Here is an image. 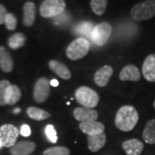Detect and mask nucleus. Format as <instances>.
Returning a JSON list of instances; mask_svg holds the SVG:
<instances>
[{"label": "nucleus", "mask_w": 155, "mask_h": 155, "mask_svg": "<svg viewBox=\"0 0 155 155\" xmlns=\"http://www.w3.org/2000/svg\"><path fill=\"white\" fill-rule=\"evenodd\" d=\"M138 121L139 114L136 109L131 105H125L116 112L115 125L122 131L129 132L135 127Z\"/></svg>", "instance_id": "f257e3e1"}, {"label": "nucleus", "mask_w": 155, "mask_h": 155, "mask_svg": "<svg viewBox=\"0 0 155 155\" xmlns=\"http://www.w3.org/2000/svg\"><path fill=\"white\" fill-rule=\"evenodd\" d=\"M130 16L134 21H147L155 16V0H147L134 5Z\"/></svg>", "instance_id": "f03ea898"}, {"label": "nucleus", "mask_w": 155, "mask_h": 155, "mask_svg": "<svg viewBox=\"0 0 155 155\" xmlns=\"http://www.w3.org/2000/svg\"><path fill=\"white\" fill-rule=\"evenodd\" d=\"M91 48V44L87 39L78 37L68 45L66 55L72 61H78L87 55Z\"/></svg>", "instance_id": "7ed1b4c3"}, {"label": "nucleus", "mask_w": 155, "mask_h": 155, "mask_svg": "<svg viewBox=\"0 0 155 155\" xmlns=\"http://www.w3.org/2000/svg\"><path fill=\"white\" fill-rule=\"evenodd\" d=\"M75 98L79 104L88 109L97 107L100 100L97 92L87 86H81L78 88L75 91Z\"/></svg>", "instance_id": "20e7f679"}, {"label": "nucleus", "mask_w": 155, "mask_h": 155, "mask_svg": "<svg viewBox=\"0 0 155 155\" xmlns=\"http://www.w3.org/2000/svg\"><path fill=\"white\" fill-rule=\"evenodd\" d=\"M66 9L64 0H45L40 6V15L44 18H52L61 15Z\"/></svg>", "instance_id": "39448f33"}, {"label": "nucleus", "mask_w": 155, "mask_h": 155, "mask_svg": "<svg viewBox=\"0 0 155 155\" xmlns=\"http://www.w3.org/2000/svg\"><path fill=\"white\" fill-rule=\"evenodd\" d=\"M112 33V27L108 22H100L93 28L91 39L93 43L98 47H102L107 43Z\"/></svg>", "instance_id": "423d86ee"}, {"label": "nucleus", "mask_w": 155, "mask_h": 155, "mask_svg": "<svg viewBox=\"0 0 155 155\" xmlns=\"http://www.w3.org/2000/svg\"><path fill=\"white\" fill-rule=\"evenodd\" d=\"M20 131L12 124H5L0 127V141L5 147H12L16 144Z\"/></svg>", "instance_id": "0eeeda50"}, {"label": "nucleus", "mask_w": 155, "mask_h": 155, "mask_svg": "<svg viewBox=\"0 0 155 155\" xmlns=\"http://www.w3.org/2000/svg\"><path fill=\"white\" fill-rule=\"evenodd\" d=\"M50 94V81L47 78H40L35 84L33 90L34 100L36 103H43Z\"/></svg>", "instance_id": "6e6552de"}, {"label": "nucleus", "mask_w": 155, "mask_h": 155, "mask_svg": "<svg viewBox=\"0 0 155 155\" xmlns=\"http://www.w3.org/2000/svg\"><path fill=\"white\" fill-rule=\"evenodd\" d=\"M73 116L77 121H79L80 122H91V121H96L97 119L98 113L97 111L92 109L79 107V108H76L73 110Z\"/></svg>", "instance_id": "1a4fd4ad"}, {"label": "nucleus", "mask_w": 155, "mask_h": 155, "mask_svg": "<svg viewBox=\"0 0 155 155\" xmlns=\"http://www.w3.org/2000/svg\"><path fill=\"white\" fill-rule=\"evenodd\" d=\"M36 148V145L33 141L22 140L17 142L10 149L11 155H29Z\"/></svg>", "instance_id": "9d476101"}, {"label": "nucleus", "mask_w": 155, "mask_h": 155, "mask_svg": "<svg viewBox=\"0 0 155 155\" xmlns=\"http://www.w3.org/2000/svg\"><path fill=\"white\" fill-rule=\"evenodd\" d=\"M113 68L110 66H104L103 67L99 68L97 72H95L94 81L97 85L99 87H104L109 83L110 78L113 74Z\"/></svg>", "instance_id": "9b49d317"}, {"label": "nucleus", "mask_w": 155, "mask_h": 155, "mask_svg": "<svg viewBox=\"0 0 155 155\" xmlns=\"http://www.w3.org/2000/svg\"><path fill=\"white\" fill-rule=\"evenodd\" d=\"M142 74L148 82H155V54H149L142 65Z\"/></svg>", "instance_id": "f8f14e48"}, {"label": "nucleus", "mask_w": 155, "mask_h": 155, "mask_svg": "<svg viewBox=\"0 0 155 155\" xmlns=\"http://www.w3.org/2000/svg\"><path fill=\"white\" fill-rule=\"evenodd\" d=\"M79 128L83 133L87 134L88 136H92V135L104 133L105 127L101 122H97V121H91V122H80Z\"/></svg>", "instance_id": "ddd939ff"}, {"label": "nucleus", "mask_w": 155, "mask_h": 155, "mask_svg": "<svg viewBox=\"0 0 155 155\" xmlns=\"http://www.w3.org/2000/svg\"><path fill=\"white\" fill-rule=\"evenodd\" d=\"M141 78L139 69L134 65H127L121 70L119 78L122 81H139Z\"/></svg>", "instance_id": "4468645a"}, {"label": "nucleus", "mask_w": 155, "mask_h": 155, "mask_svg": "<svg viewBox=\"0 0 155 155\" xmlns=\"http://www.w3.org/2000/svg\"><path fill=\"white\" fill-rule=\"evenodd\" d=\"M36 9L33 2L28 1L23 5V17L22 23L25 27H31L35 21Z\"/></svg>", "instance_id": "2eb2a0df"}, {"label": "nucleus", "mask_w": 155, "mask_h": 155, "mask_svg": "<svg viewBox=\"0 0 155 155\" xmlns=\"http://www.w3.org/2000/svg\"><path fill=\"white\" fill-rule=\"evenodd\" d=\"M122 148L127 155H140L144 148V144L138 139H130L123 141Z\"/></svg>", "instance_id": "dca6fc26"}, {"label": "nucleus", "mask_w": 155, "mask_h": 155, "mask_svg": "<svg viewBox=\"0 0 155 155\" xmlns=\"http://www.w3.org/2000/svg\"><path fill=\"white\" fill-rule=\"evenodd\" d=\"M48 67L51 69V71L56 73L60 78L65 80H68L72 78V73L70 72V70L68 69V67L61 63V61H56V60H52L48 63Z\"/></svg>", "instance_id": "f3484780"}, {"label": "nucleus", "mask_w": 155, "mask_h": 155, "mask_svg": "<svg viewBox=\"0 0 155 155\" xmlns=\"http://www.w3.org/2000/svg\"><path fill=\"white\" fill-rule=\"evenodd\" d=\"M14 67L11 54L4 46H0V67L5 72H11Z\"/></svg>", "instance_id": "a211bd4d"}, {"label": "nucleus", "mask_w": 155, "mask_h": 155, "mask_svg": "<svg viewBox=\"0 0 155 155\" xmlns=\"http://www.w3.org/2000/svg\"><path fill=\"white\" fill-rule=\"evenodd\" d=\"M88 148L91 152L96 153L102 149L106 143V135L105 134H99L92 136H88Z\"/></svg>", "instance_id": "6ab92c4d"}, {"label": "nucleus", "mask_w": 155, "mask_h": 155, "mask_svg": "<svg viewBox=\"0 0 155 155\" xmlns=\"http://www.w3.org/2000/svg\"><path fill=\"white\" fill-rule=\"evenodd\" d=\"M22 97V91L16 84H11L7 90L6 104L9 105L16 104Z\"/></svg>", "instance_id": "aec40b11"}, {"label": "nucleus", "mask_w": 155, "mask_h": 155, "mask_svg": "<svg viewBox=\"0 0 155 155\" xmlns=\"http://www.w3.org/2000/svg\"><path fill=\"white\" fill-rule=\"evenodd\" d=\"M142 138L144 141L147 144H154L155 143V119H152L147 122L145 126Z\"/></svg>", "instance_id": "412c9836"}, {"label": "nucleus", "mask_w": 155, "mask_h": 155, "mask_svg": "<svg viewBox=\"0 0 155 155\" xmlns=\"http://www.w3.org/2000/svg\"><path fill=\"white\" fill-rule=\"evenodd\" d=\"M26 40V36L22 33H15L8 40V46L11 49L17 50L25 45Z\"/></svg>", "instance_id": "4be33fe9"}, {"label": "nucleus", "mask_w": 155, "mask_h": 155, "mask_svg": "<svg viewBox=\"0 0 155 155\" xmlns=\"http://www.w3.org/2000/svg\"><path fill=\"white\" fill-rule=\"evenodd\" d=\"M27 114L28 116L35 121H43L48 118H49L51 115L48 112H47L42 109H39L36 107H28L27 110Z\"/></svg>", "instance_id": "5701e85b"}, {"label": "nucleus", "mask_w": 155, "mask_h": 155, "mask_svg": "<svg viewBox=\"0 0 155 155\" xmlns=\"http://www.w3.org/2000/svg\"><path fill=\"white\" fill-rule=\"evenodd\" d=\"M94 25L92 22H83L78 23L77 27L75 28L74 33L76 35H82L81 37L84 38V37H91V32L94 28Z\"/></svg>", "instance_id": "b1692460"}, {"label": "nucleus", "mask_w": 155, "mask_h": 155, "mask_svg": "<svg viewBox=\"0 0 155 155\" xmlns=\"http://www.w3.org/2000/svg\"><path fill=\"white\" fill-rule=\"evenodd\" d=\"M91 8L92 11L97 16H102L104 14L108 5L107 0H91L90 2Z\"/></svg>", "instance_id": "393cba45"}, {"label": "nucleus", "mask_w": 155, "mask_h": 155, "mask_svg": "<svg viewBox=\"0 0 155 155\" xmlns=\"http://www.w3.org/2000/svg\"><path fill=\"white\" fill-rule=\"evenodd\" d=\"M43 155H70V150L67 147H54L46 149Z\"/></svg>", "instance_id": "a878e982"}, {"label": "nucleus", "mask_w": 155, "mask_h": 155, "mask_svg": "<svg viewBox=\"0 0 155 155\" xmlns=\"http://www.w3.org/2000/svg\"><path fill=\"white\" fill-rule=\"evenodd\" d=\"M11 84L6 80L3 79L0 81V106L6 105V94H7V90Z\"/></svg>", "instance_id": "bb28decb"}, {"label": "nucleus", "mask_w": 155, "mask_h": 155, "mask_svg": "<svg viewBox=\"0 0 155 155\" xmlns=\"http://www.w3.org/2000/svg\"><path fill=\"white\" fill-rule=\"evenodd\" d=\"M5 24L7 29L9 30H15L17 25V17L15 14L9 12L5 17Z\"/></svg>", "instance_id": "cd10ccee"}, {"label": "nucleus", "mask_w": 155, "mask_h": 155, "mask_svg": "<svg viewBox=\"0 0 155 155\" xmlns=\"http://www.w3.org/2000/svg\"><path fill=\"white\" fill-rule=\"evenodd\" d=\"M45 133H46L47 137L48 138V140L52 143H56L57 142L58 137H57L55 128L53 125H51V124L47 125V127L45 128Z\"/></svg>", "instance_id": "c85d7f7f"}, {"label": "nucleus", "mask_w": 155, "mask_h": 155, "mask_svg": "<svg viewBox=\"0 0 155 155\" xmlns=\"http://www.w3.org/2000/svg\"><path fill=\"white\" fill-rule=\"evenodd\" d=\"M8 13L9 12L7 11V9L5 8V6L0 4V25L5 24V17Z\"/></svg>", "instance_id": "c756f323"}, {"label": "nucleus", "mask_w": 155, "mask_h": 155, "mask_svg": "<svg viewBox=\"0 0 155 155\" xmlns=\"http://www.w3.org/2000/svg\"><path fill=\"white\" fill-rule=\"evenodd\" d=\"M20 134H22V136H24V137H28V136L30 135V134H31V129L26 124L25 125H22L21 129H20Z\"/></svg>", "instance_id": "7c9ffc66"}, {"label": "nucleus", "mask_w": 155, "mask_h": 155, "mask_svg": "<svg viewBox=\"0 0 155 155\" xmlns=\"http://www.w3.org/2000/svg\"><path fill=\"white\" fill-rule=\"evenodd\" d=\"M50 85H51V86H54V87H57V86L59 85V82H58V80L55 79V78L52 79V80L50 81Z\"/></svg>", "instance_id": "2f4dec72"}, {"label": "nucleus", "mask_w": 155, "mask_h": 155, "mask_svg": "<svg viewBox=\"0 0 155 155\" xmlns=\"http://www.w3.org/2000/svg\"><path fill=\"white\" fill-rule=\"evenodd\" d=\"M20 111H21V110H20V109H16V110H14V111H13V112H14V114H17V113H19Z\"/></svg>", "instance_id": "473e14b6"}, {"label": "nucleus", "mask_w": 155, "mask_h": 155, "mask_svg": "<svg viewBox=\"0 0 155 155\" xmlns=\"http://www.w3.org/2000/svg\"><path fill=\"white\" fill-rule=\"evenodd\" d=\"M1 147H3V145H2L1 141H0V148H1Z\"/></svg>", "instance_id": "72a5a7b5"}, {"label": "nucleus", "mask_w": 155, "mask_h": 155, "mask_svg": "<svg viewBox=\"0 0 155 155\" xmlns=\"http://www.w3.org/2000/svg\"><path fill=\"white\" fill-rule=\"evenodd\" d=\"M153 108L155 109V100H154V102H153Z\"/></svg>", "instance_id": "f704fd0d"}]
</instances>
